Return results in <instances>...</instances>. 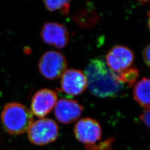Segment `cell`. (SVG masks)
<instances>
[{
  "label": "cell",
  "mask_w": 150,
  "mask_h": 150,
  "mask_svg": "<svg viewBox=\"0 0 150 150\" xmlns=\"http://www.w3.org/2000/svg\"><path fill=\"white\" fill-rule=\"evenodd\" d=\"M84 74L89 90L96 96L113 98L123 90L125 84L117 80L115 73L101 58L91 59Z\"/></svg>",
  "instance_id": "obj_1"
},
{
  "label": "cell",
  "mask_w": 150,
  "mask_h": 150,
  "mask_svg": "<svg viewBox=\"0 0 150 150\" xmlns=\"http://www.w3.org/2000/svg\"><path fill=\"white\" fill-rule=\"evenodd\" d=\"M1 120L8 134L17 135L27 132L33 122V116L31 111L23 105L10 102L4 107Z\"/></svg>",
  "instance_id": "obj_2"
},
{
  "label": "cell",
  "mask_w": 150,
  "mask_h": 150,
  "mask_svg": "<svg viewBox=\"0 0 150 150\" xmlns=\"http://www.w3.org/2000/svg\"><path fill=\"white\" fill-rule=\"evenodd\" d=\"M30 142L38 146L47 145L55 141L59 136V126L54 120L41 118L32 125L27 131Z\"/></svg>",
  "instance_id": "obj_3"
},
{
  "label": "cell",
  "mask_w": 150,
  "mask_h": 150,
  "mask_svg": "<svg viewBox=\"0 0 150 150\" xmlns=\"http://www.w3.org/2000/svg\"><path fill=\"white\" fill-rule=\"evenodd\" d=\"M67 62L64 55L56 51H48L42 54L38 69L46 79L52 80L59 78L67 70Z\"/></svg>",
  "instance_id": "obj_4"
},
{
  "label": "cell",
  "mask_w": 150,
  "mask_h": 150,
  "mask_svg": "<svg viewBox=\"0 0 150 150\" xmlns=\"http://www.w3.org/2000/svg\"><path fill=\"white\" fill-rule=\"evenodd\" d=\"M75 135L76 139L86 146L93 145L101 139L102 129L95 120L82 118L76 124Z\"/></svg>",
  "instance_id": "obj_5"
},
{
  "label": "cell",
  "mask_w": 150,
  "mask_h": 150,
  "mask_svg": "<svg viewBox=\"0 0 150 150\" xmlns=\"http://www.w3.org/2000/svg\"><path fill=\"white\" fill-rule=\"evenodd\" d=\"M134 59V54L130 48L118 45L108 52L106 63L113 72L118 73L131 67Z\"/></svg>",
  "instance_id": "obj_6"
},
{
  "label": "cell",
  "mask_w": 150,
  "mask_h": 150,
  "mask_svg": "<svg viewBox=\"0 0 150 150\" xmlns=\"http://www.w3.org/2000/svg\"><path fill=\"white\" fill-rule=\"evenodd\" d=\"M40 35L45 43L56 48H64L69 42L70 36L67 28L57 22H49L45 23Z\"/></svg>",
  "instance_id": "obj_7"
},
{
  "label": "cell",
  "mask_w": 150,
  "mask_h": 150,
  "mask_svg": "<svg viewBox=\"0 0 150 150\" xmlns=\"http://www.w3.org/2000/svg\"><path fill=\"white\" fill-rule=\"evenodd\" d=\"M57 100V96L55 91L46 88L41 89L32 97L31 112L38 117L43 118L52 110Z\"/></svg>",
  "instance_id": "obj_8"
},
{
  "label": "cell",
  "mask_w": 150,
  "mask_h": 150,
  "mask_svg": "<svg viewBox=\"0 0 150 150\" xmlns=\"http://www.w3.org/2000/svg\"><path fill=\"white\" fill-rule=\"evenodd\" d=\"M87 81L86 76L81 70L69 69L62 76V91L71 96L80 95L86 90Z\"/></svg>",
  "instance_id": "obj_9"
},
{
  "label": "cell",
  "mask_w": 150,
  "mask_h": 150,
  "mask_svg": "<svg viewBox=\"0 0 150 150\" xmlns=\"http://www.w3.org/2000/svg\"><path fill=\"white\" fill-rule=\"evenodd\" d=\"M83 107L76 100L61 98L55 105L54 115L61 123L70 124L80 117Z\"/></svg>",
  "instance_id": "obj_10"
},
{
  "label": "cell",
  "mask_w": 150,
  "mask_h": 150,
  "mask_svg": "<svg viewBox=\"0 0 150 150\" xmlns=\"http://www.w3.org/2000/svg\"><path fill=\"white\" fill-rule=\"evenodd\" d=\"M134 97L136 101L146 109L150 107V80L143 78L135 85Z\"/></svg>",
  "instance_id": "obj_11"
},
{
  "label": "cell",
  "mask_w": 150,
  "mask_h": 150,
  "mask_svg": "<svg viewBox=\"0 0 150 150\" xmlns=\"http://www.w3.org/2000/svg\"><path fill=\"white\" fill-rule=\"evenodd\" d=\"M115 73L119 82L123 84L127 83L129 87H131L137 81L139 75V71L135 67H129L122 72Z\"/></svg>",
  "instance_id": "obj_12"
},
{
  "label": "cell",
  "mask_w": 150,
  "mask_h": 150,
  "mask_svg": "<svg viewBox=\"0 0 150 150\" xmlns=\"http://www.w3.org/2000/svg\"><path fill=\"white\" fill-rule=\"evenodd\" d=\"M70 1H44L46 8L49 11L59 10L63 15H67L70 8Z\"/></svg>",
  "instance_id": "obj_13"
},
{
  "label": "cell",
  "mask_w": 150,
  "mask_h": 150,
  "mask_svg": "<svg viewBox=\"0 0 150 150\" xmlns=\"http://www.w3.org/2000/svg\"><path fill=\"white\" fill-rule=\"evenodd\" d=\"M114 138L111 137L93 145L86 146V150H110L112 148V145L114 141Z\"/></svg>",
  "instance_id": "obj_14"
},
{
  "label": "cell",
  "mask_w": 150,
  "mask_h": 150,
  "mask_svg": "<svg viewBox=\"0 0 150 150\" xmlns=\"http://www.w3.org/2000/svg\"><path fill=\"white\" fill-rule=\"evenodd\" d=\"M150 110L149 109L145 110L140 115V118L148 129L150 127Z\"/></svg>",
  "instance_id": "obj_15"
},
{
  "label": "cell",
  "mask_w": 150,
  "mask_h": 150,
  "mask_svg": "<svg viewBox=\"0 0 150 150\" xmlns=\"http://www.w3.org/2000/svg\"><path fill=\"white\" fill-rule=\"evenodd\" d=\"M150 45H148L142 52V56L144 59L146 64L149 67L150 66Z\"/></svg>",
  "instance_id": "obj_16"
}]
</instances>
